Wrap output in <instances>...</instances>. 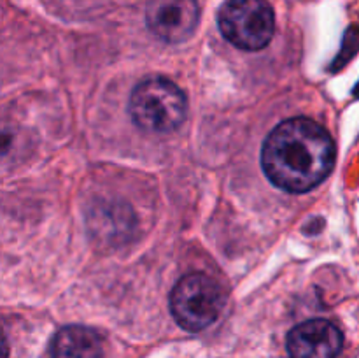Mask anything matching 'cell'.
<instances>
[{"instance_id":"5b68a950","label":"cell","mask_w":359,"mask_h":358,"mask_svg":"<svg viewBox=\"0 0 359 358\" xmlns=\"http://www.w3.org/2000/svg\"><path fill=\"white\" fill-rule=\"evenodd\" d=\"M198 18L196 0H149L146 9L147 27L165 42H182L191 37Z\"/></svg>"},{"instance_id":"277c9868","label":"cell","mask_w":359,"mask_h":358,"mask_svg":"<svg viewBox=\"0 0 359 358\" xmlns=\"http://www.w3.org/2000/svg\"><path fill=\"white\" fill-rule=\"evenodd\" d=\"M217 25L228 42L245 51H259L272 41L276 16L266 0H224Z\"/></svg>"},{"instance_id":"6da1fadb","label":"cell","mask_w":359,"mask_h":358,"mask_svg":"<svg viewBox=\"0 0 359 358\" xmlns=\"http://www.w3.org/2000/svg\"><path fill=\"white\" fill-rule=\"evenodd\" d=\"M262 165L277 188L290 193L311 192L333 171L335 142L314 119H286L263 142Z\"/></svg>"},{"instance_id":"7a4b0ae2","label":"cell","mask_w":359,"mask_h":358,"mask_svg":"<svg viewBox=\"0 0 359 358\" xmlns=\"http://www.w3.org/2000/svg\"><path fill=\"white\" fill-rule=\"evenodd\" d=\"M128 111L142 130L167 133L184 123L188 100L177 84L156 76L137 84L130 95Z\"/></svg>"},{"instance_id":"3957f363","label":"cell","mask_w":359,"mask_h":358,"mask_svg":"<svg viewBox=\"0 0 359 358\" xmlns=\"http://www.w3.org/2000/svg\"><path fill=\"white\" fill-rule=\"evenodd\" d=\"M224 293L214 277L193 272L182 277L170 293V312L175 321L189 332H200L219 318Z\"/></svg>"},{"instance_id":"52a82bcc","label":"cell","mask_w":359,"mask_h":358,"mask_svg":"<svg viewBox=\"0 0 359 358\" xmlns=\"http://www.w3.org/2000/svg\"><path fill=\"white\" fill-rule=\"evenodd\" d=\"M51 358H104V343L93 329L63 326L53 337Z\"/></svg>"},{"instance_id":"8992f818","label":"cell","mask_w":359,"mask_h":358,"mask_svg":"<svg viewBox=\"0 0 359 358\" xmlns=\"http://www.w3.org/2000/svg\"><path fill=\"white\" fill-rule=\"evenodd\" d=\"M344 344L339 326L328 319H309L290 332L286 340L290 358H337Z\"/></svg>"}]
</instances>
